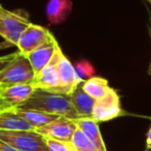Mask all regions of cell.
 <instances>
[{
  "instance_id": "4316f807",
  "label": "cell",
  "mask_w": 151,
  "mask_h": 151,
  "mask_svg": "<svg viewBox=\"0 0 151 151\" xmlns=\"http://www.w3.org/2000/svg\"><path fill=\"white\" fill-rule=\"evenodd\" d=\"M3 86H0V97H1V93H2V91H3Z\"/></svg>"
},
{
  "instance_id": "30bf717a",
  "label": "cell",
  "mask_w": 151,
  "mask_h": 151,
  "mask_svg": "<svg viewBox=\"0 0 151 151\" xmlns=\"http://www.w3.org/2000/svg\"><path fill=\"white\" fill-rule=\"evenodd\" d=\"M59 48H60V45L54 36L50 41L44 43L40 47L36 48L27 57L33 67L35 74H38L44 67H46L50 63Z\"/></svg>"
},
{
  "instance_id": "7402d4cb",
  "label": "cell",
  "mask_w": 151,
  "mask_h": 151,
  "mask_svg": "<svg viewBox=\"0 0 151 151\" xmlns=\"http://www.w3.org/2000/svg\"><path fill=\"white\" fill-rule=\"evenodd\" d=\"M147 12H148V23H147V30H148V35H149L150 38V44H151V12L147 8ZM148 75L151 76V58H150V62L149 65H148V70H147Z\"/></svg>"
},
{
  "instance_id": "83f0119b",
  "label": "cell",
  "mask_w": 151,
  "mask_h": 151,
  "mask_svg": "<svg viewBox=\"0 0 151 151\" xmlns=\"http://www.w3.org/2000/svg\"><path fill=\"white\" fill-rule=\"evenodd\" d=\"M69 151H77V150H76L75 148H74L73 146L71 145V147H70V150H69Z\"/></svg>"
},
{
  "instance_id": "3957f363",
  "label": "cell",
  "mask_w": 151,
  "mask_h": 151,
  "mask_svg": "<svg viewBox=\"0 0 151 151\" xmlns=\"http://www.w3.org/2000/svg\"><path fill=\"white\" fill-rule=\"evenodd\" d=\"M35 76L30 61L18 50L16 58L0 72V86L6 88L16 84H33Z\"/></svg>"
},
{
  "instance_id": "f1b7e54d",
  "label": "cell",
  "mask_w": 151,
  "mask_h": 151,
  "mask_svg": "<svg viewBox=\"0 0 151 151\" xmlns=\"http://www.w3.org/2000/svg\"><path fill=\"white\" fill-rule=\"evenodd\" d=\"M147 1H148V2H149V3L151 4V0H147Z\"/></svg>"
},
{
  "instance_id": "cb8c5ba5",
  "label": "cell",
  "mask_w": 151,
  "mask_h": 151,
  "mask_svg": "<svg viewBox=\"0 0 151 151\" xmlns=\"http://www.w3.org/2000/svg\"><path fill=\"white\" fill-rule=\"evenodd\" d=\"M146 151H151V125L146 133Z\"/></svg>"
},
{
  "instance_id": "ba28073f",
  "label": "cell",
  "mask_w": 151,
  "mask_h": 151,
  "mask_svg": "<svg viewBox=\"0 0 151 151\" xmlns=\"http://www.w3.org/2000/svg\"><path fill=\"white\" fill-rule=\"evenodd\" d=\"M61 47L46 67H44L38 74H36L33 86L35 88L44 90L52 93H58L61 86L60 72H59V63L62 55Z\"/></svg>"
},
{
  "instance_id": "e0dca14e",
  "label": "cell",
  "mask_w": 151,
  "mask_h": 151,
  "mask_svg": "<svg viewBox=\"0 0 151 151\" xmlns=\"http://www.w3.org/2000/svg\"><path fill=\"white\" fill-rule=\"evenodd\" d=\"M16 113L20 115L22 118H24L26 121L31 123L33 127L36 129L43 125L47 124V123L52 122V121L56 120L60 116L58 115H52V114L44 113V112L36 111V110H25V109H18V108H14Z\"/></svg>"
},
{
  "instance_id": "5bb4252c",
  "label": "cell",
  "mask_w": 151,
  "mask_h": 151,
  "mask_svg": "<svg viewBox=\"0 0 151 151\" xmlns=\"http://www.w3.org/2000/svg\"><path fill=\"white\" fill-rule=\"evenodd\" d=\"M72 6L71 0H50L45 7L48 22L52 25L61 24L71 14Z\"/></svg>"
},
{
  "instance_id": "4fadbf2b",
  "label": "cell",
  "mask_w": 151,
  "mask_h": 151,
  "mask_svg": "<svg viewBox=\"0 0 151 151\" xmlns=\"http://www.w3.org/2000/svg\"><path fill=\"white\" fill-rule=\"evenodd\" d=\"M83 83V82H82ZM82 83H80L69 95L74 108L78 112L81 118H91L93 109L95 106L96 100L88 96L82 88Z\"/></svg>"
},
{
  "instance_id": "ac0fdd59",
  "label": "cell",
  "mask_w": 151,
  "mask_h": 151,
  "mask_svg": "<svg viewBox=\"0 0 151 151\" xmlns=\"http://www.w3.org/2000/svg\"><path fill=\"white\" fill-rule=\"evenodd\" d=\"M70 143L77 151H100L80 129H77Z\"/></svg>"
},
{
  "instance_id": "d4e9b609",
  "label": "cell",
  "mask_w": 151,
  "mask_h": 151,
  "mask_svg": "<svg viewBox=\"0 0 151 151\" xmlns=\"http://www.w3.org/2000/svg\"><path fill=\"white\" fill-rule=\"evenodd\" d=\"M12 46H14V45H12V44L8 41H1L0 42V50H5V48H8V47H12Z\"/></svg>"
},
{
  "instance_id": "8992f818",
  "label": "cell",
  "mask_w": 151,
  "mask_h": 151,
  "mask_svg": "<svg viewBox=\"0 0 151 151\" xmlns=\"http://www.w3.org/2000/svg\"><path fill=\"white\" fill-rule=\"evenodd\" d=\"M78 127L75 120L60 116L56 120L52 121L43 127H37L35 131L43 136L44 138L70 143Z\"/></svg>"
},
{
  "instance_id": "d6986e66",
  "label": "cell",
  "mask_w": 151,
  "mask_h": 151,
  "mask_svg": "<svg viewBox=\"0 0 151 151\" xmlns=\"http://www.w3.org/2000/svg\"><path fill=\"white\" fill-rule=\"evenodd\" d=\"M74 68H75V71H76V73H77V75L79 76L80 79H82L83 81H86L84 78H88H88L93 77V73H95V69H93V65L86 60H82V61L78 62V63L74 66Z\"/></svg>"
},
{
  "instance_id": "52a82bcc",
  "label": "cell",
  "mask_w": 151,
  "mask_h": 151,
  "mask_svg": "<svg viewBox=\"0 0 151 151\" xmlns=\"http://www.w3.org/2000/svg\"><path fill=\"white\" fill-rule=\"evenodd\" d=\"M52 37L54 35L48 29L32 23L21 37L17 47L20 54L28 57L32 52L50 41Z\"/></svg>"
},
{
  "instance_id": "277c9868",
  "label": "cell",
  "mask_w": 151,
  "mask_h": 151,
  "mask_svg": "<svg viewBox=\"0 0 151 151\" xmlns=\"http://www.w3.org/2000/svg\"><path fill=\"white\" fill-rule=\"evenodd\" d=\"M0 140L19 151H48L45 138L36 131L0 129Z\"/></svg>"
},
{
  "instance_id": "7a4b0ae2",
  "label": "cell",
  "mask_w": 151,
  "mask_h": 151,
  "mask_svg": "<svg viewBox=\"0 0 151 151\" xmlns=\"http://www.w3.org/2000/svg\"><path fill=\"white\" fill-rule=\"evenodd\" d=\"M31 24L30 16L25 9L7 10L0 6V36L4 41L17 46Z\"/></svg>"
},
{
  "instance_id": "44dd1931",
  "label": "cell",
  "mask_w": 151,
  "mask_h": 151,
  "mask_svg": "<svg viewBox=\"0 0 151 151\" xmlns=\"http://www.w3.org/2000/svg\"><path fill=\"white\" fill-rule=\"evenodd\" d=\"M17 52H12V54H9V55H6V56H1V57H0V72H1L2 70H3L4 68H5L6 66L10 63V62L16 58Z\"/></svg>"
},
{
  "instance_id": "603a6c76",
  "label": "cell",
  "mask_w": 151,
  "mask_h": 151,
  "mask_svg": "<svg viewBox=\"0 0 151 151\" xmlns=\"http://www.w3.org/2000/svg\"><path fill=\"white\" fill-rule=\"evenodd\" d=\"M0 151H19V150H17L16 148H14L12 146L8 145L5 142L0 140Z\"/></svg>"
},
{
  "instance_id": "9a60e30c",
  "label": "cell",
  "mask_w": 151,
  "mask_h": 151,
  "mask_svg": "<svg viewBox=\"0 0 151 151\" xmlns=\"http://www.w3.org/2000/svg\"><path fill=\"white\" fill-rule=\"evenodd\" d=\"M75 122L78 129H80L86 134V137L97 146L98 149L100 151H107L97 121L93 120V118H80L75 120Z\"/></svg>"
},
{
  "instance_id": "f546056e",
  "label": "cell",
  "mask_w": 151,
  "mask_h": 151,
  "mask_svg": "<svg viewBox=\"0 0 151 151\" xmlns=\"http://www.w3.org/2000/svg\"><path fill=\"white\" fill-rule=\"evenodd\" d=\"M0 6H1V4H0Z\"/></svg>"
},
{
  "instance_id": "5b68a950",
  "label": "cell",
  "mask_w": 151,
  "mask_h": 151,
  "mask_svg": "<svg viewBox=\"0 0 151 151\" xmlns=\"http://www.w3.org/2000/svg\"><path fill=\"white\" fill-rule=\"evenodd\" d=\"M124 115H127V112L121 107L119 95L114 88H111L105 97L96 101L91 118L99 123L115 119Z\"/></svg>"
},
{
  "instance_id": "2e32d148",
  "label": "cell",
  "mask_w": 151,
  "mask_h": 151,
  "mask_svg": "<svg viewBox=\"0 0 151 151\" xmlns=\"http://www.w3.org/2000/svg\"><path fill=\"white\" fill-rule=\"evenodd\" d=\"M82 88L88 96L97 101L105 97L111 88L109 86L107 79L99 76H93L83 81Z\"/></svg>"
},
{
  "instance_id": "9c48e42d",
  "label": "cell",
  "mask_w": 151,
  "mask_h": 151,
  "mask_svg": "<svg viewBox=\"0 0 151 151\" xmlns=\"http://www.w3.org/2000/svg\"><path fill=\"white\" fill-rule=\"evenodd\" d=\"M59 72H60L61 86L58 91V93L70 95L83 80L80 79L75 71V68L69 61V59L62 52L60 63H59Z\"/></svg>"
},
{
  "instance_id": "8fae6325",
  "label": "cell",
  "mask_w": 151,
  "mask_h": 151,
  "mask_svg": "<svg viewBox=\"0 0 151 151\" xmlns=\"http://www.w3.org/2000/svg\"><path fill=\"white\" fill-rule=\"evenodd\" d=\"M36 88L33 84H16L3 88L0 99L12 108L19 107L30 99Z\"/></svg>"
},
{
  "instance_id": "484cf974",
  "label": "cell",
  "mask_w": 151,
  "mask_h": 151,
  "mask_svg": "<svg viewBox=\"0 0 151 151\" xmlns=\"http://www.w3.org/2000/svg\"><path fill=\"white\" fill-rule=\"evenodd\" d=\"M3 107H9V106H7L1 99H0V108H3Z\"/></svg>"
},
{
  "instance_id": "ffe728a7",
  "label": "cell",
  "mask_w": 151,
  "mask_h": 151,
  "mask_svg": "<svg viewBox=\"0 0 151 151\" xmlns=\"http://www.w3.org/2000/svg\"><path fill=\"white\" fill-rule=\"evenodd\" d=\"M45 142L48 151H69L71 147V143H66L48 138H45Z\"/></svg>"
},
{
  "instance_id": "6da1fadb",
  "label": "cell",
  "mask_w": 151,
  "mask_h": 151,
  "mask_svg": "<svg viewBox=\"0 0 151 151\" xmlns=\"http://www.w3.org/2000/svg\"><path fill=\"white\" fill-rule=\"evenodd\" d=\"M16 108L25 110H36V111L44 112L52 115L63 116L73 120L81 118V116L74 108L69 95L52 93V91L39 90V88H36L28 101Z\"/></svg>"
},
{
  "instance_id": "7c38bea8",
  "label": "cell",
  "mask_w": 151,
  "mask_h": 151,
  "mask_svg": "<svg viewBox=\"0 0 151 151\" xmlns=\"http://www.w3.org/2000/svg\"><path fill=\"white\" fill-rule=\"evenodd\" d=\"M0 129L5 131H35L36 127L16 113L14 108H0Z\"/></svg>"
}]
</instances>
